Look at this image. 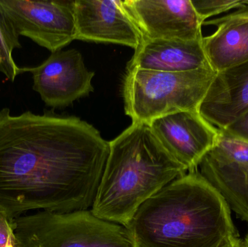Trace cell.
Here are the masks:
<instances>
[{
    "mask_svg": "<svg viewBox=\"0 0 248 247\" xmlns=\"http://www.w3.org/2000/svg\"><path fill=\"white\" fill-rule=\"evenodd\" d=\"M220 130L228 136L248 143V112L225 129Z\"/></svg>",
    "mask_w": 248,
    "mask_h": 247,
    "instance_id": "obj_18",
    "label": "cell"
},
{
    "mask_svg": "<svg viewBox=\"0 0 248 247\" xmlns=\"http://www.w3.org/2000/svg\"><path fill=\"white\" fill-rule=\"evenodd\" d=\"M31 73L33 89L48 107L63 108L94 91V72L86 68L82 55L75 49L51 54L33 68H20L19 73Z\"/></svg>",
    "mask_w": 248,
    "mask_h": 247,
    "instance_id": "obj_7",
    "label": "cell"
},
{
    "mask_svg": "<svg viewBox=\"0 0 248 247\" xmlns=\"http://www.w3.org/2000/svg\"><path fill=\"white\" fill-rule=\"evenodd\" d=\"M231 212L196 171L144 202L125 227L136 247H224L240 239Z\"/></svg>",
    "mask_w": 248,
    "mask_h": 247,
    "instance_id": "obj_2",
    "label": "cell"
},
{
    "mask_svg": "<svg viewBox=\"0 0 248 247\" xmlns=\"http://www.w3.org/2000/svg\"><path fill=\"white\" fill-rule=\"evenodd\" d=\"M224 247H242V240L240 239H237L235 242L229 244V245H226Z\"/></svg>",
    "mask_w": 248,
    "mask_h": 247,
    "instance_id": "obj_19",
    "label": "cell"
},
{
    "mask_svg": "<svg viewBox=\"0 0 248 247\" xmlns=\"http://www.w3.org/2000/svg\"><path fill=\"white\" fill-rule=\"evenodd\" d=\"M0 69H1V62H0Z\"/></svg>",
    "mask_w": 248,
    "mask_h": 247,
    "instance_id": "obj_22",
    "label": "cell"
},
{
    "mask_svg": "<svg viewBox=\"0 0 248 247\" xmlns=\"http://www.w3.org/2000/svg\"><path fill=\"white\" fill-rule=\"evenodd\" d=\"M217 26L215 33L202 39L211 68L224 71L248 61V6L221 18L205 21Z\"/></svg>",
    "mask_w": 248,
    "mask_h": 247,
    "instance_id": "obj_13",
    "label": "cell"
},
{
    "mask_svg": "<svg viewBox=\"0 0 248 247\" xmlns=\"http://www.w3.org/2000/svg\"><path fill=\"white\" fill-rule=\"evenodd\" d=\"M211 68L202 40H141L127 65V71L150 70L184 72Z\"/></svg>",
    "mask_w": 248,
    "mask_h": 247,
    "instance_id": "obj_12",
    "label": "cell"
},
{
    "mask_svg": "<svg viewBox=\"0 0 248 247\" xmlns=\"http://www.w3.org/2000/svg\"><path fill=\"white\" fill-rule=\"evenodd\" d=\"M197 171L222 195L231 211L248 223V163L204 157Z\"/></svg>",
    "mask_w": 248,
    "mask_h": 247,
    "instance_id": "obj_14",
    "label": "cell"
},
{
    "mask_svg": "<svg viewBox=\"0 0 248 247\" xmlns=\"http://www.w3.org/2000/svg\"><path fill=\"white\" fill-rule=\"evenodd\" d=\"M19 36L52 53L77 38L74 1L0 0Z\"/></svg>",
    "mask_w": 248,
    "mask_h": 247,
    "instance_id": "obj_6",
    "label": "cell"
},
{
    "mask_svg": "<svg viewBox=\"0 0 248 247\" xmlns=\"http://www.w3.org/2000/svg\"><path fill=\"white\" fill-rule=\"evenodd\" d=\"M110 153V142L78 117L0 110V210H90Z\"/></svg>",
    "mask_w": 248,
    "mask_h": 247,
    "instance_id": "obj_1",
    "label": "cell"
},
{
    "mask_svg": "<svg viewBox=\"0 0 248 247\" xmlns=\"http://www.w3.org/2000/svg\"><path fill=\"white\" fill-rule=\"evenodd\" d=\"M152 131L164 149L188 172L197 171L200 162L217 143L219 131L199 111H182L151 122Z\"/></svg>",
    "mask_w": 248,
    "mask_h": 247,
    "instance_id": "obj_9",
    "label": "cell"
},
{
    "mask_svg": "<svg viewBox=\"0 0 248 247\" xmlns=\"http://www.w3.org/2000/svg\"><path fill=\"white\" fill-rule=\"evenodd\" d=\"M16 247H136L125 226L90 210L37 211L15 218Z\"/></svg>",
    "mask_w": 248,
    "mask_h": 247,
    "instance_id": "obj_5",
    "label": "cell"
},
{
    "mask_svg": "<svg viewBox=\"0 0 248 247\" xmlns=\"http://www.w3.org/2000/svg\"><path fill=\"white\" fill-rule=\"evenodd\" d=\"M19 36L16 28L0 4V73L11 82H14L16 77L20 75V68L17 66L13 57V50L22 47Z\"/></svg>",
    "mask_w": 248,
    "mask_h": 247,
    "instance_id": "obj_15",
    "label": "cell"
},
{
    "mask_svg": "<svg viewBox=\"0 0 248 247\" xmlns=\"http://www.w3.org/2000/svg\"><path fill=\"white\" fill-rule=\"evenodd\" d=\"M14 220L0 210V247H16Z\"/></svg>",
    "mask_w": 248,
    "mask_h": 247,
    "instance_id": "obj_17",
    "label": "cell"
},
{
    "mask_svg": "<svg viewBox=\"0 0 248 247\" xmlns=\"http://www.w3.org/2000/svg\"><path fill=\"white\" fill-rule=\"evenodd\" d=\"M192 5L202 23L208 17L227 13L230 10L246 8L245 0H191Z\"/></svg>",
    "mask_w": 248,
    "mask_h": 247,
    "instance_id": "obj_16",
    "label": "cell"
},
{
    "mask_svg": "<svg viewBox=\"0 0 248 247\" xmlns=\"http://www.w3.org/2000/svg\"><path fill=\"white\" fill-rule=\"evenodd\" d=\"M110 142V153L91 211L125 226L139 207L188 171L160 143L150 126L134 123Z\"/></svg>",
    "mask_w": 248,
    "mask_h": 247,
    "instance_id": "obj_3",
    "label": "cell"
},
{
    "mask_svg": "<svg viewBox=\"0 0 248 247\" xmlns=\"http://www.w3.org/2000/svg\"><path fill=\"white\" fill-rule=\"evenodd\" d=\"M141 40H202L203 23L191 0H124Z\"/></svg>",
    "mask_w": 248,
    "mask_h": 247,
    "instance_id": "obj_8",
    "label": "cell"
},
{
    "mask_svg": "<svg viewBox=\"0 0 248 247\" xmlns=\"http://www.w3.org/2000/svg\"><path fill=\"white\" fill-rule=\"evenodd\" d=\"M78 40L129 46L135 50L141 35L121 0L74 1Z\"/></svg>",
    "mask_w": 248,
    "mask_h": 247,
    "instance_id": "obj_10",
    "label": "cell"
},
{
    "mask_svg": "<svg viewBox=\"0 0 248 247\" xmlns=\"http://www.w3.org/2000/svg\"><path fill=\"white\" fill-rule=\"evenodd\" d=\"M248 112V61L218 72L199 107L201 116L224 129Z\"/></svg>",
    "mask_w": 248,
    "mask_h": 247,
    "instance_id": "obj_11",
    "label": "cell"
},
{
    "mask_svg": "<svg viewBox=\"0 0 248 247\" xmlns=\"http://www.w3.org/2000/svg\"><path fill=\"white\" fill-rule=\"evenodd\" d=\"M217 73L211 68L184 72L128 70L122 88L125 114L132 123L150 125L178 112L199 111Z\"/></svg>",
    "mask_w": 248,
    "mask_h": 247,
    "instance_id": "obj_4",
    "label": "cell"
},
{
    "mask_svg": "<svg viewBox=\"0 0 248 247\" xmlns=\"http://www.w3.org/2000/svg\"><path fill=\"white\" fill-rule=\"evenodd\" d=\"M242 247H248V233L245 239L242 241Z\"/></svg>",
    "mask_w": 248,
    "mask_h": 247,
    "instance_id": "obj_20",
    "label": "cell"
},
{
    "mask_svg": "<svg viewBox=\"0 0 248 247\" xmlns=\"http://www.w3.org/2000/svg\"><path fill=\"white\" fill-rule=\"evenodd\" d=\"M245 3L248 5V0H245Z\"/></svg>",
    "mask_w": 248,
    "mask_h": 247,
    "instance_id": "obj_21",
    "label": "cell"
}]
</instances>
